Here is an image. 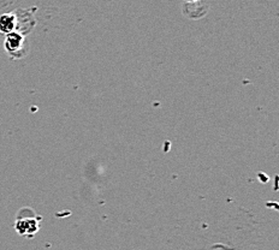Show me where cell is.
<instances>
[{"label":"cell","instance_id":"obj_1","mask_svg":"<svg viewBox=\"0 0 279 250\" xmlns=\"http://www.w3.org/2000/svg\"><path fill=\"white\" fill-rule=\"evenodd\" d=\"M4 47L7 54L14 59H21L28 53V45H27L26 36L22 35L21 32L12 31L7 34Z\"/></svg>","mask_w":279,"mask_h":250},{"label":"cell","instance_id":"obj_2","mask_svg":"<svg viewBox=\"0 0 279 250\" xmlns=\"http://www.w3.org/2000/svg\"><path fill=\"white\" fill-rule=\"evenodd\" d=\"M40 229V221L37 218H26L17 220L16 230L18 234L33 237Z\"/></svg>","mask_w":279,"mask_h":250},{"label":"cell","instance_id":"obj_3","mask_svg":"<svg viewBox=\"0 0 279 250\" xmlns=\"http://www.w3.org/2000/svg\"><path fill=\"white\" fill-rule=\"evenodd\" d=\"M17 17L15 14H2L0 16V32L4 35L16 31Z\"/></svg>","mask_w":279,"mask_h":250},{"label":"cell","instance_id":"obj_4","mask_svg":"<svg viewBox=\"0 0 279 250\" xmlns=\"http://www.w3.org/2000/svg\"><path fill=\"white\" fill-rule=\"evenodd\" d=\"M185 4H194V2H198L200 0H184Z\"/></svg>","mask_w":279,"mask_h":250}]
</instances>
